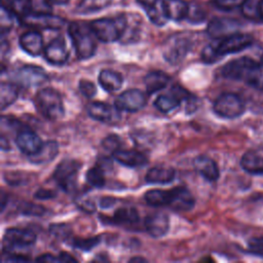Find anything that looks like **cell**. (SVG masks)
Returning <instances> with one entry per match:
<instances>
[{
    "instance_id": "cell-46",
    "label": "cell",
    "mask_w": 263,
    "mask_h": 263,
    "mask_svg": "<svg viewBox=\"0 0 263 263\" xmlns=\"http://www.w3.org/2000/svg\"><path fill=\"white\" fill-rule=\"evenodd\" d=\"M76 203L78 204V206L85 211V212H88V213H91V212H95L96 208H95V203L91 201V200H87V199H82L80 198V201H76Z\"/></svg>"
},
{
    "instance_id": "cell-7",
    "label": "cell",
    "mask_w": 263,
    "mask_h": 263,
    "mask_svg": "<svg viewBox=\"0 0 263 263\" xmlns=\"http://www.w3.org/2000/svg\"><path fill=\"white\" fill-rule=\"evenodd\" d=\"M46 71L35 65H26L13 72L12 79L15 83L25 87H35L47 80Z\"/></svg>"
},
{
    "instance_id": "cell-52",
    "label": "cell",
    "mask_w": 263,
    "mask_h": 263,
    "mask_svg": "<svg viewBox=\"0 0 263 263\" xmlns=\"http://www.w3.org/2000/svg\"><path fill=\"white\" fill-rule=\"evenodd\" d=\"M259 15L260 22H263V0L259 1Z\"/></svg>"
},
{
    "instance_id": "cell-30",
    "label": "cell",
    "mask_w": 263,
    "mask_h": 263,
    "mask_svg": "<svg viewBox=\"0 0 263 263\" xmlns=\"http://www.w3.org/2000/svg\"><path fill=\"white\" fill-rule=\"evenodd\" d=\"M113 220L116 224H134L139 221V213L134 208H119L115 211Z\"/></svg>"
},
{
    "instance_id": "cell-31",
    "label": "cell",
    "mask_w": 263,
    "mask_h": 263,
    "mask_svg": "<svg viewBox=\"0 0 263 263\" xmlns=\"http://www.w3.org/2000/svg\"><path fill=\"white\" fill-rule=\"evenodd\" d=\"M245 81L252 87L258 90H263V61L256 63Z\"/></svg>"
},
{
    "instance_id": "cell-21",
    "label": "cell",
    "mask_w": 263,
    "mask_h": 263,
    "mask_svg": "<svg viewBox=\"0 0 263 263\" xmlns=\"http://www.w3.org/2000/svg\"><path fill=\"white\" fill-rule=\"evenodd\" d=\"M20 45L30 55L37 57L43 49V39L39 32L29 31L20 37Z\"/></svg>"
},
{
    "instance_id": "cell-50",
    "label": "cell",
    "mask_w": 263,
    "mask_h": 263,
    "mask_svg": "<svg viewBox=\"0 0 263 263\" xmlns=\"http://www.w3.org/2000/svg\"><path fill=\"white\" fill-rule=\"evenodd\" d=\"M145 9H147V8H149V7H151V6H153V5H155L159 0H137Z\"/></svg>"
},
{
    "instance_id": "cell-48",
    "label": "cell",
    "mask_w": 263,
    "mask_h": 263,
    "mask_svg": "<svg viewBox=\"0 0 263 263\" xmlns=\"http://www.w3.org/2000/svg\"><path fill=\"white\" fill-rule=\"evenodd\" d=\"M59 261L60 262H76L77 260L72 257L70 254L68 253H65V252H61V254L59 255Z\"/></svg>"
},
{
    "instance_id": "cell-39",
    "label": "cell",
    "mask_w": 263,
    "mask_h": 263,
    "mask_svg": "<svg viewBox=\"0 0 263 263\" xmlns=\"http://www.w3.org/2000/svg\"><path fill=\"white\" fill-rule=\"evenodd\" d=\"M102 146H103V148L105 150L110 151L113 154L115 151L120 149V147H121V139L117 135H109L108 137H106L103 140Z\"/></svg>"
},
{
    "instance_id": "cell-35",
    "label": "cell",
    "mask_w": 263,
    "mask_h": 263,
    "mask_svg": "<svg viewBox=\"0 0 263 263\" xmlns=\"http://www.w3.org/2000/svg\"><path fill=\"white\" fill-rule=\"evenodd\" d=\"M85 179L90 186L96 187V188H102L106 183L105 176H104V170L101 168L99 165L89 168L86 172Z\"/></svg>"
},
{
    "instance_id": "cell-29",
    "label": "cell",
    "mask_w": 263,
    "mask_h": 263,
    "mask_svg": "<svg viewBox=\"0 0 263 263\" xmlns=\"http://www.w3.org/2000/svg\"><path fill=\"white\" fill-rule=\"evenodd\" d=\"M18 96L15 84L11 82H2L0 86V106L2 110L12 105Z\"/></svg>"
},
{
    "instance_id": "cell-4",
    "label": "cell",
    "mask_w": 263,
    "mask_h": 263,
    "mask_svg": "<svg viewBox=\"0 0 263 263\" xmlns=\"http://www.w3.org/2000/svg\"><path fill=\"white\" fill-rule=\"evenodd\" d=\"M252 43H253V38L251 35L236 32L226 37L217 39L215 42L211 43L210 45L215 55L217 57V59L220 60L222 57L226 54L235 53L246 49Z\"/></svg>"
},
{
    "instance_id": "cell-9",
    "label": "cell",
    "mask_w": 263,
    "mask_h": 263,
    "mask_svg": "<svg viewBox=\"0 0 263 263\" xmlns=\"http://www.w3.org/2000/svg\"><path fill=\"white\" fill-rule=\"evenodd\" d=\"M21 18L26 26L43 30H60L65 24L62 17L50 12H30Z\"/></svg>"
},
{
    "instance_id": "cell-11",
    "label": "cell",
    "mask_w": 263,
    "mask_h": 263,
    "mask_svg": "<svg viewBox=\"0 0 263 263\" xmlns=\"http://www.w3.org/2000/svg\"><path fill=\"white\" fill-rule=\"evenodd\" d=\"M190 93L181 87L180 85H174L168 93L159 95L155 102L154 106L162 113H168L176 109L182 101H187L190 98Z\"/></svg>"
},
{
    "instance_id": "cell-1",
    "label": "cell",
    "mask_w": 263,
    "mask_h": 263,
    "mask_svg": "<svg viewBox=\"0 0 263 263\" xmlns=\"http://www.w3.org/2000/svg\"><path fill=\"white\" fill-rule=\"evenodd\" d=\"M68 34L79 60H87L95 54L97 49V37L89 24L73 22L68 27Z\"/></svg>"
},
{
    "instance_id": "cell-3",
    "label": "cell",
    "mask_w": 263,
    "mask_h": 263,
    "mask_svg": "<svg viewBox=\"0 0 263 263\" xmlns=\"http://www.w3.org/2000/svg\"><path fill=\"white\" fill-rule=\"evenodd\" d=\"M89 26L98 40L111 43L121 38L126 27V21L123 16L116 18L102 17L90 22Z\"/></svg>"
},
{
    "instance_id": "cell-16",
    "label": "cell",
    "mask_w": 263,
    "mask_h": 263,
    "mask_svg": "<svg viewBox=\"0 0 263 263\" xmlns=\"http://www.w3.org/2000/svg\"><path fill=\"white\" fill-rule=\"evenodd\" d=\"M239 23L235 20L215 17L208 25V34L215 39H220L236 33L239 28Z\"/></svg>"
},
{
    "instance_id": "cell-51",
    "label": "cell",
    "mask_w": 263,
    "mask_h": 263,
    "mask_svg": "<svg viewBox=\"0 0 263 263\" xmlns=\"http://www.w3.org/2000/svg\"><path fill=\"white\" fill-rule=\"evenodd\" d=\"M1 148L3 150H7L9 149V144H8V141H6V139L4 137L1 138Z\"/></svg>"
},
{
    "instance_id": "cell-42",
    "label": "cell",
    "mask_w": 263,
    "mask_h": 263,
    "mask_svg": "<svg viewBox=\"0 0 263 263\" xmlns=\"http://www.w3.org/2000/svg\"><path fill=\"white\" fill-rule=\"evenodd\" d=\"M10 10L6 8L5 6H2L1 8V20H0V27H1V33L4 34L5 32H8L12 26V16L10 14Z\"/></svg>"
},
{
    "instance_id": "cell-26",
    "label": "cell",
    "mask_w": 263,
    "mask_h": 263,
    "mask_svg": "<svg viewBox=\"0 0 263 263\" xmlns=\"http://www.w3.org/2000/svg\"><path fill=\"white\" fill-rule=\"evenodd\" d=\"M176 172L173 167L168 166H154L148 170L145 180L150 184H168L175 179Z\"/></svg>"
},
{
    "instance_id": "cell-54",
    "label": "cell",
    "mask_w": 263,
    "mask_h": 263,
    "mask_svg": "<svg viewBox=\"0 0 263 263\" xmlns=\"http://www.w3.org/2000/svg\"><path fill=\"white\" fill-rule=\"evenodd\" d=\"M147 260L141 257H134L132 259H129V262H146Z\"/></svg>"
},
{
    "instance_id": "cell-47",
    "label": "cell",
    "mask_w": 263,
    "mask_h": 263,
    "mask_svg": "<svg viewBox=\"0 0 263 263\" xmlns=\"http://www.w3.org/2000/svg\"><path fill=\"white\" fill-rule=\"evenodd\" d=\"M37 262H60L59 257H54L51 254H44L35 259Z\"/></svg>"
},
{
    "instance_id": "cell-33",
    "label": "cell",
    "mask_w": 263,
    "mask_h": 263,
    "mask_svg": "<svg viewBox=\"0 0 263 263\" xmlns=\"http://www.w3.org/2000/svg\"><path fill=\"white\" fill-rule=\"evenodd\" d=\"M7 8L23 17L32 12V0H6Z\"/></svg>"
},
{
    "instance_id": "cell-14",
    "label": "cell",
    "mask_w": 263,
    "mask_h": 263,
    "mask_svg": "<svg viewBox=\"0 0 263 263\" xmlns=\"http://www.w3.org/2000/svg\"><path fill=\"white\" fill-rule=\"evenodd\" d=\"M15 144L21 152L29 157L40 150L43 142L36 133L30 129H22L16 134Z\"/></svg>"
},
{
    "instance_id": "cell-55",
    "label": "cell",
    "mask_w": 263,
    "mask_h": 263,
    "mask_svg": "<svg viewBox=\"0 0 263 263\" xmlns=\"http://www.w3.org/2000/svg\"><path fill=\"white\" fill-rule=\"evenodd\" d=\"M5 200H6V196H5L4 192L2 191V194H1V206H2V212L4 211V208H5Z\"/></svg>"
},
{
    "instance_id": "cell-41",
    "label": "cell",
    "mask_w": 263,
    "mask_h": 263,
    "mask_svg": "<svg viewBox=\"0 0 263 263\" xmlns=\"http://www.w3.org/2000/svg\"><path fill=\"white\" fill-rule=\"evenodd\" d=\"M246 0H213L216 7L221 10H232L237 7H241Z\"/></svg>"
},
{
    "instance_id": "cell-36",
    "label": "cell",
    "mask_w": 263,
    "mask_h": 263,
    "mask_svg": "<svg viewBox=\"0 0 263 263\" xmlns=\"http://www.w3.org/2000/svg\"><path fill=\"white\" fill-rule=\"evenodd\" d=\"M259 1L260 0H246L241 5L242 15L251 21L260 22L259 15Z\"/></svg>"
},
{
    "instance_id": "cell-37",
    "label": "cell",
    "mask_w": 263,
    "mask_h": 263,
    "mask_svg": "<svg viewBox=\"0 0 263 263\" xmlns=\"http://www.w3.org/2000/svg\"><path fill=\"white\" fill-rule=\"evenodd\" d=\"M101 241L100 236L88 237V238H73L72 245L74 248L82 250V251H90L92 250L99 242Z\"/></svg>"
},
{
    "instance_id": "cell-45",
    "label": "cell",
    "mask_w": 263,
    "mask_h": 263,
    "mask_svg": "<svg viewBox=\"0 0 263 263\" xmlns=\"http://www.w3.org/2000/svg\"><path fill=\"white\" fill-rule=\"evenodd\" d=\"M57 195V192L52 191V190H47V189H38L35 193H34V196L35 198L37 199H49V198H53L55 197Z\"/></svg>"
},
{
    "instance_id": "cell-12",
    "label": "cell",
    "mask_w": 263,
    "mask_h": 263,
    "mask_svg": "<svg viewBox=\"0 0 263 263\" xmlns=\"http://www.w3.org/2000/svg\"><path fill=\"white\" fill-rule=\"evenodd\" d=\"M256 63V61L249 57L232 60L222 68L221 74L224 78L230 80H246L248 74Z\"/></svg>"
},
{
    "instance_id": "cell-38",
    "label": "cell",
    "mask_w": 263,
    "mask_h": 263,
    "mask_svg": "<svg viewBox=\"0 0 263 263\" xmlns=\"http://www.w3.org/2000/svg\"><path fill=\"white\" fill-rule=\"evenodd\" d=\"M20 211L26 216H42L46 212L43 206L32 202H23L20 206Z\"/></svg>"
},
{
    "instance_id": "cell-27",
    "label": "cell",
    "mask_w": 263,
    "mask_h": 263,
    "mask_svg": "<svg viewBox=\"0 0 263 263\" xmlns=\"http://www.w3.org/2000/svg\"><path fill=\"white\" fill-rule=\"evenodd\" d=\"M241 167L252 175H263V157L256 151L246 152L240 159Z\"/></svg>"
},
{
    "instance_id": "cell-19",
    "label": "cell",
    "mask_w": 263,
    "mask_h": 263,
    "mask_svg": "<svg viewBox=\"0 0 263 263\" xmlns=\"http://www.w3.org/2000/svg\"><path fill=\"white\" fill-rule=\"evenodd\" d=\"M112 156L117 162L128 167L144 166L148 162L146 155L137 150H125L120 148L115 151Z\"/></svg>"
},
{
    "instance_id": "cell-13",
    "label": "cell",
    "mask_w": 263,
    "mask_h": 263,
    "mask_svg": "<svg viewBox=\"0 0 263 263\" xmlns=\"http://www.w3.org/2000/svg\"><path fill=\"white\" fill-rule=\"evenodd\" d=\"M120 112L115 106L103 102H92L87 106V113L92 119L108 124H116L120 120Z\"/></svg>"
},
{
    "instance_id": "cell-23",
    "label": "cell",
    "mask_w": 263,
    "mask_h": 263,
    "mask_svg": "<svg viewBox=\"0 0 263 263\" xmlns=\"http://www.w3.org/2000/svg\"><path fill=\"white\" fill-rule=\"evenodd\" d=\"M101 87L107 92H114L121 88L123 84L122 75L111 69H104L99 73L98 76Z\"/></svg>"
},
{
    "instance_id": "cell-34",
    "label": "cell",
    "mask_w": 263,
    "mask_h": 263,
    "mask_svg": "<svg viewBox=\"0 0 263 263\" xmlns=\"http://www.w3.org/2000/svg\"><path fill=\"white\" fill-rule=\"evenodd\" d=\"M188 49L189 47L187 41L180 40L177 44L172 46L171 49H168V51L165 53V59L171 63H177L185 57Z\"/></svg>"
},
{
    "instance_id": "cell-40",
    "label": "cell",
    "mask_w": 263,
    "mask_h": 263,
    "mask_svg": "<svg viewBox=\"0 0 263 263\" xmlns=\"http://www.w3.org/2000/svg\"><path fill=\"white\" fill-rule=\"evenodd\" d=\"M49 231L52 235L60 239H67L71 234V228L68 224H52L49 227Z\"/></svg>"
},
{
    "instance_id": "cell-53",
    "label": "cell",
    "mask_w": 263,
    "mask_h": 263,
    "mask_svg": "<svg viewBox=\"0 0 263 263\" xmlns=\"http://www.w3.org/2000/svg\"><path fill=\"white\" fill-rule=\"evenodd\" d=\"M50 3H54V4H66L68 3L70 0H48Z\"/></svg>"
},
{
    "instance_id": "cell-8",
    "label": "cell",
    "mask_w": 263,
    "mask_h": 263,
    "mask_svg": "<svg viewBox=\"0 0 263 263\" xmlns=\"http://www.w3.org/2000/svg\"><path fill=\"white\" fill-rule=\"evenodd\" d=\"M36 241V234L29 229L8 228L3 235L4 249L7 252L15 248H26L34 245Z\"/></svg>"
},
{
    "instance_id": "cell-2",
    "label": "cell",
    "mask_w": 263,
    "mask_h": 263,
    "mask_svg": "<svg viewBox=\"0 0 263 263\" xmlns=\"http://www.w3.org/2000/svg\"><path fill=\"white\" fill-rule=\"evenodd\" d=\"M37 110L45 118L57 120L64 116L65 109L61 95L51 87H46L38 91L35 97Z\"/></svg>"
},
{
    "instance_id": "cell-24",
    "label": "cell",
    "mask_w": 263,
    "mask_h": 263,
    "mask_svg": "<svg viewBox=\"0 0 263 263\" xmlns=\"http://www.w3.org/2000/svg\"><path fill=\"white\" fill-rule=\"evenodd\" d=\"M171 77L163 71L153 70L148 72L144 77V84L148 95H152L156 91L164 88L170 82Z\"/></svg>"
},
{
    "instance_id": "cell-44",
    "label": "cell",
    "mask_w": 263,
    "mask_h": 263,
    "mask_svg": "<svg viewBox=\"0 0 263 263\" xmlns=\"http://www.w3.org/2000/svg\"><path fill=\"white\" fill-rule=\"evenodd\" d=\"M248 249L251 253L263 257V236L251 238L248 242Z\"/></svg>"
},
{
    "instance_id": "cell-18",
    "label": "cell",
    "mask_w": 263,
    "mask_h": 263,
    "mask_svg": "<svg viewBox=\"0 0 263 263\" xmlns=\"http://www.w3.org/2000/svg\"><path fill=\"white\" fill-rule=\"evenodd\" d=\"M171 202L168 206L178 212H188L193 209L195 199L192 193L183 186L175 187L171 190Z\"/></svg>"
},
{
    "instance_id": "cell-6",
    "label": "cell",
    "mask_w": 263,
    "mask_h": 263,
    "mask_svg": "<svg viewBox=\"0 0 263 263\" xmlns=\"http://www.w3.org/2000/svg\"><path fill=\"white\" fill-rule=\"evenodd\" d=\"M213 110L220 117L233 119L245 112V104L237 95L225 92L216 99L213 105Z\"/></svg>"
},
{
    "instance_id": "cell-43",
    "label": "cell",
    "mask_w": 263,
    "mask_h": 263,
    "mask_svg": "<svg viewBox=\"0 0 263 263\" xmlns=\"http://www.w3.org/2000/svg\"><path fill=\"white\" fill-rule=\"evenodd\" d=\"M79 90L84 97L90 99L97 93V86L95 85L93 82L89 80L81 79L79 81Z\"/></svg>"
},
{
    "instance_id": "cell-15",
    "label": "cell",
    "mask_w": 263,
    "mask_h": 263,
    "mask_svg": "<svg viewBox=\"0 0 263 263\" xmlns=\"http://www.w3.org/2000/svg\"><path fill=\"white\" fill-rule=\"evenodd\" d=\"M45 60L54 66L64 65L69 58V52L66 47L64 38L58 37L51 40L43 50Z\"/></svg>"
},
{
    "instance_id": "cell-49",
    "label": "cell",
    "mask_w": 263,
    "mask_h": 263,
    "mask_svg": "<svg viewBox=\"0 0 263 263\" xmlns=\"http://www.w3.org/2000/svg\"><path fill=\"white\" fill-rule=\"evenodd\" d=\"M115 202V199L113 197H103L100 201V204L102 208H110Z\"/></svg>"
},
{
    "instance_id": "cell-20",
    "label": "cell",
    "mask_w": 263,
    "mask_h": 263,
    "mask_svg": "<svg viewBox=\"0 0 263 263\" xmlns=\"http://www.w3.org/2000/svg\"><path fill=\"white\" fill-rule=\"evenodd\" d=\"M193 165L195 171L210 182L217 181L220 176L217 163L215 162L214 159L206 155H199L195 157Z\"/></svg>"
},
{
    "instance_id": "cell-5",
    "label": "cell",
    "mask_w": 263,
    "mask_h": 263,
    "mask_svg": "<svg viewBox=\"0 0 263 263\" xmlns=\"http://www.w3.org/2000/svg\"><path fill=\"white\" fill-rule=\"evenodd\" d=\"M81 168V163L74 159H64L53 172V179L61 189L72 192L76 188L77 175Z\"/></svg>"
},
{
    "instance_id": "cell-22",
    "label": "cell",
    "mask_w": 263,
    "mask_h": 263,
    "mask_svg": "<svg viewBox=\"0 0 263 263\" xmlns=\"http://www.w3.org/2000/svg\"><path fill=\"white\" fill-rule=\"evenodd\" d=\"M162 7L168 20L179 22L187 18L190 5L184 0H162Z\"/></svg>"
},
{
    "instance_id": "cell-10",
    "label": "cell",
    "mask_w": 263,
    "mask_h": 263,
    "mask_svg": "<svg viewBox=\"0 0 263 263\" xmlns=\"http://www.w3.org/2000/svg\"><path fill=\"white\" fill-rule=\"evenodd\" d=\"M147 103L146 95L137 88L127 89L121 92L115 100L114 106L119 111L137 112L144 108Z\"/></svg>"
},
{
    "instance_id": "cell-32",
    "label": "cell",
    "mask_w": 263,
    "mask_h": 263,
    "mask_svg": "<svg viewBox=\"0 0 263 263\" xmlns=\"http://www.w3.org/2000/svg\"><path fill=\"white\" fill-rule=\"evenodd\" d=\"M146 11L150 21L156 26H163L168 20L162 7V0H159L155 5L147 8Z\"/></svg>"
},
{
    "instance_id": "cell-25",
    "label": "cell",
    "mask_w": 263,
    "mask_h": 263,
    "mask_svg": "<svg viewBox=\"0 0 263 263\" xmlns=\"http://www.w3.org/2000/svg\"><path fill=\"white\" fill-rule=\"evenodd\" d=\"M59 153V145L55 141L49 140L43 142L40 150L34 154L29 156V160L34 164H45L52 161Z\"/></svg>"
},
{
    "instance_id": "cell-17",
    "label": "cell",
    "mask_w": 263,
    "mask_h": 263,
    "mask_svg": "<svg viewBox=\"0 0 263 263\" xmlns=\"http://www.w3.org/2000/svg\"><path fill=\"white\" fill-rule=\"evenodd\" d=\"M147 232L155 238L164 236L170 229V218L163 213H154L145 218L144 222Z\"/></svg>"
},
{
    "instance_id": "cell-28",
    "label": "cell",
    "mask_w": 263,
    "mask_h": 263,
    "mask_svg": "<svg viewBox=\"0 0 263 263\" xmlns=\"http://www.w3.org/2000/svg\"><path fill=\"white\" fill-rule=\"evenodd\" d=\"M171 196H172L171 190L153 189L145 193L144 199L148 204L152 206H163V205L170 204Z\"/></svg>"
}]
</instances>
